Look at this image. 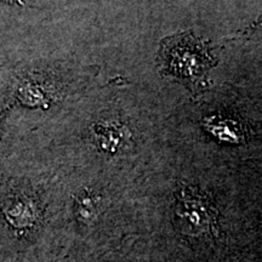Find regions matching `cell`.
<instances>
[{
	"label": "cell",
	"instance_id": "1",
	"mask_svg": "<svg viewBox=\"0 0 262 262\" xmlns=\"http://www.w3.org/2000/svg\"><path fill=\"white\" fill-rule=\"evenodd\" d=\"M163 74L173 75L195 89L214 66L209 49L201 38L192 33H181L163 40L158 58Z\"/></svg>",
	"mask_w": 262,
	"mask_h": 262
},
{
	"label": "cell",
	"instance_id": "2",
	"mask_svg": "<svg viewBox=\"0 0 262 262\" xmlns=\"http://www.w3.org/2000/svg\"><path fill=\"white\" fill-rule=\"evenodd\" d=\"M176 219L181 231L188 234H202L210 229L212 211L210 204L202 195L182 191L176 203Z\"/></svg>",
	"mask_w": 262,
	"mask_h": 262
},
{
	"label": "cell",
	"instance_id": "3",
	"mask_svg": "<svg viewBox=\"0 0 262 262\" xmlns=\"http://www.w3.org/2000/svg\"><path fill=\"white\" fill-rule=\"evenodd\" d=\"M205 129L214 135L216 139L229 143H241L244 140V131L241 125L233 120L209 118L204 122Z\"/></svg>",
	"mask_w": 262,
	"mask_h": 262
}]
</instances>
